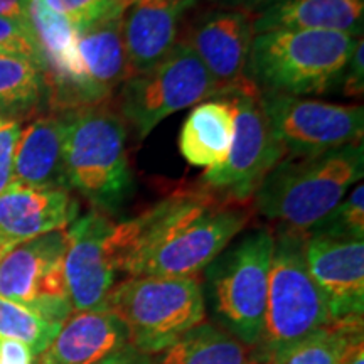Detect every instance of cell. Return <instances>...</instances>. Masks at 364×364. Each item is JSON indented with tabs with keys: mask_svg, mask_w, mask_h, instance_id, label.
Here are the masks:
<instances>
[{
	"mask_svg": "<svg viewBox=\"0 0 364 364\" xmlns=\"http://www.w3.org/2000/svg\"><path fill=\"white\" fill-rule=\"evenodd\" d=\"M80 204L66 189H36L11 182L0 193V240L17 247L66 230L78 218Z\"/></svg>",
	"mask_w": 364,
	"mask_h": 364,
	"instance_id": "16",
	"label": "cell"
},
{
	"mask_svg": "<svg viewBox=\"0 0 364 364\" xmlns=\"http://www.w3.org/2000/svg\"><path fill=\"white\" fill-rule=\"evenodd\" d=\"M363 343V317L332 321L299 343L280 351L255 358V364H343Z\"/></svg>",
	"mask_w": 364,
	"mask_h": 364,
	"instance_id": "22",
	"label": "cell"
},
{
	"mask_svg": "<svg viewBox=\"0 0 364 364\" xmlns=\"http://www.w3.org/2000/svg\"><path fill=\"white\" fill-rule=\"evenodd\" d=\"M361 38L304 29L255 34L247 78L262 93L302 98L327 93L341 85L346 66Z\"/></svg>",
	"mask_w": 364,
	"mask_h": 364,
	"instance_id": "3",
	"label": "cell"
},
{
	"mask_svg": "<svg viewBox=\"0 0 364 364\" xmlns=\"http://www.w3.org/2000/svg\"><path fill=\"white\" fill-rule=\"evenodd\" d=\"M122 322L135 351H166L206 318V297L198 277H130L113 285L105 306Z\"/></svg>",
	"mask_w": 364,
	"mask_h": 364,
	"instance_id": "5",
	"label": "cell"
},
{
	"mask_svg": "<svg viewBox=\"0 0 364 364\" xmlns=\"http://www.w3.org/2000/svg\"><path fill=\"white\" fill-rule=\"evenodd\" d=\"M363 142L277 164L255 193L253 209L277 230L306 235L363 179Z\"/></svg>",
	"mask_w": 364,
	"mask_h": 364,
	"instance_id": "2",
	"label": "cell"
},
{
	"mask_svg": "<svg viewBox=\"0 0 364 364\" xmlns=\"http://www.w3.org/2000/svg\"><path fill=\"white\" fill-rule=\"evenodd\" d=\"M218 9L225 11H236L243 12L250 17H257L258 14L265 11L273 0H211Z\"/></svg>",
	"mask_w": 364,
	"mask_h": 364,
	"instance_id": "32",
	"label": "cell"
},
{
	"mask_svg": "<svg viewBox=\"0 0 364 364\" xmlns=\"http://www.w3.org/2000/svg\"><path fill=\"white\" fill-rule=\"evenodd\" d=\"M63 113L68 189L88 199L97 211L113 216L124 208L134 189L127 124L108 103Z\"/></svg>",
	"mask_w": 364,
	"mask_h": 364,
	"instance_id": "4",
	"label": "cell"
},
{
	"mask_svg": "<svg viewBox=\"0 0 364 364\" xmlns=\"http://www.w3.org/2000/svg\"><path fill=\"white\" fill-rule=\"evenodd\" d=\"M253 38V17L225 9L203 14L189 27L184 43L215 80L216 97L247 78Z\"/></svg>",
	"mask_w": 364,
	"mask_h": 364,
	"instance_id": "13",
	"label": "cell"
},
{
	"mask_svg": "<svg viewBox=\"0 0 364 364\" xmlns=\"http://www.w3.org/2000/svg\"><path fill=\"white\" fill-rule=\"evenodd\" d=\"M252 220V206L196 184L132 220L115 223L120 272L129 277H198Z\"/></svg>",
	"mask_w": 364,
	"mask_h": 364,
	"instance_id": "1",
	"label": "cell"
},
{
	"mask_svg": "<svg viewBox=\"0 0 364 364\" xmlns=\"http://www.w3.org/2000/svg\"><path fill=\"white\" fill-rule=\"evenodd\" d=\"M65 255L66 230L17 245L0 263V295L63 326L75 312L65 277Z\"/></svg>",
	"mask_w": 364,
	"mask_h": 364,
	"instance_id": "11",
	"label": "cell"
},
{
	"mask_svg": "<svg viewBox=\"0 0 364 364\" xmlns=\"http://www.w3.org/2000/svg\"><path fill=\"white\" fill-rule=\"evenodd\" d=\"M21 132V120L0 117V193H4L12 182L14 156Z\"/></svg>",
	"mask_w": 364,
	"mask_h": 364,
	"instance_id": "29",
	"label": "cell"
},
{
	"mask_svg": "<svg viewBox=\"0 0 364 364\" xmlns=\"http://www.w3.org/2000/svg\"><path fill=\"white\" fill-rule=\"evenodd\" d=\"M252 364H255V361H253V363H252Z\"/></svg>",
	"mask_w": 364,
	"mask_h": 364,
	"instance_id": "37",
	"label": "cell"
},
{
	"mask_svg": "<svg viewBox=\"0 0 364 364\" xmlns=\"http://www.w3.org/2000/svg\"><path fill=\"white\" fill-rule=\"evenodd\" d=\"M307 236H329V238H354L364 236V186L358 182L351 193L316 226Z\"/></svg>",
	"mask_w": 364,
	"mask_h": 364,
	"instance_id": "26",
	"label": "cell"
},
{
	"mask_svg": "<svg viewBox=\"0 0 364 364\" xmlns=\"http://www.w3.org/2000/svg\"><path fill=\"white\" fill-rule=\"evenodd\" d=\"M235 135V107L228 98L194 105L181 127L179 152L191 166L213 167L226 161Z\"/></svg>",
	"mask_w": 364,
	"mask_h": 364,
	"instance_id": "21",
	"label": "cell"
},
{
	"mask_svg": "<svg viewBox=\"0 0 364 364\" xmlns=\"http://www.w3.org/2000/svg\"><path fill=\"white\" fill-rule=\"evenodd\" d=\"M44 4L81 34L100 22L120 17L129 0H44Z\"/></svg>",
	"mask_w": 364,
	"mask_h": 364,
	"instance_id": "27",
	"label": "cell"
},
{
	"mask_svg": "<svg viewBox=\"0 0 364 364\" xmlns=\"http://www.w3.org/2000/svg\"><path fill=\"white\" fill-rule=\"evenodd\" d=\"M0 17L31 27L29 0H0Z\"/></svg>",
	"mask_w": 364,
	"mask_h": 364,
	"instance_id": "33",
	"label": "cell"
},
{
	"mask_svg": "<svg viewBox=\"0 0 364 364\" xmlns=\"http://www.w3.org/2000/svg\"><path fill=\"white\" fill-rule=\"evenodd\" d=\"M306 262L312 279L324 294L332 321L363 317V240L307 236Z\"/></svg>",
	"mask_w": 364,
	"mask_h": 364,
	"instance_id": "14",
	"label": "cell"
},
{
	"mask_svg": "<svg viewBox=\"0 0 364 364\" xmlns=\"http://www.w3.org/2000/svg\"><path fill=\"white\" fill-rule=\"evenodd\" d=\"M36 354L16 339L0 338V364H34Z\"/></svg>",
	"mask_w": 364,
	"mask_h": 364,
	"instance_id": "31",
	"label": "cell"
},
{
	"mask_svg": "<svg viewBox=\"0 0 364 364\" xmlns=\"http://www.w3.org/2000/svg\"><path fill=\"white\" fill-rule=\"evenodd\" d=\"M252 348L216 324L196 326L154 364H252Z\"/></svg>",
	"mask_w": 364,
	"mask_h": 364,
	"instance_id": "23",
	"label": "cell"
},
{
	"mask_svg": "<svg viewBox=\"0 0 364 364\" xmlns=\"http://www.w3.org/2000/svg\"><path fill=\"white\" fill-rule=\"evenodd\" d=\"M48 105V85L39 63L0 54V117L31 115Z\"/></svg>",
	"mask_w": 364,
	"mask_h": 364,
	"instance_id": "24",
	"label": "cell"
},
{
	"mask_svg": "<svg viewBox=\"0 0 364 364\" xmlns=\"http://www.w3.org/2000/svg\"><path fill=\"white\" fill-rule=\"evenodd\" d=\"M0 54L33 59L43 66L33 29L4 17H0Z\"/></svg>",
	"mask_w": 364,
	"mask_h": 364,
	"instance_id": "28",
	"label": "cell"
},
{
	"mask_svg": "<svg viewBox=\"0 0 364 364\" xmlns=\"http://www.w3.org/2000/svg\"><path fill=\"white\" fill-rule=\"evenodd\" d=\"M95 364H154V359L152 356H145V354L135 351L132 346H127V348L110 354V356Z\"/></svg>",
	"mask_w": 364,
	"mask_h": 364,
	"instance_id": "34",
	"label": "cell"
},
{
	"mask_svg": "<svg viewBox=\"0 0 364 364\" xmlns=\"http://www.w3.org/2000/svg\"><path fill=\"white\" fill-rule=\"evenodd\" d=\"M78 51L88 107L108 103L115 90L130 76L122 39V16L83 31L78 39Z\"/></svg>",
	"mask_w": 364,
	"mask_h": 364,
	"instance_id": "20",
	"label": "cell"
},
{
	"mask_svg": "<svg viewBox=\"0 0 364 364\" xmlns=\"http://www.w3.org/2000/svg\"><path fill=\"white\" fill-rule=\"evenodd\" d=\"M115 221L91 209L66 228L65 277L75 312L103 309L117 282Z\"/></svg>",
	"mask_w": 364,
	"mask_h": 364,
	"instance_id": "12",
	"label": "cell"
},
{
	"mask_svg": "<svg viewBox=\"0 0 364 364\" xmlns=\"http://www.w3.org/2000/svg\"><path fill=\"white\" fill-rule=\"evenodd\" d=\"M127 346L124 324L107 309L73 312L39 364H95Z\"/></svg>",
	"mask_w": 364,
	"mask_h": 364,
	"instance_id": "18",
	"label": "cell"
},
{
	"mask_svg": "<svg viewBox=\"0 0 364 364\" xmlns=\"http://www.w3.org/2000/svg\"><path fill=\"white\" fill-rule=\"evenodd\" d=\"M364 41H358L348 66H346L343 80H341V91L348 98H361L364 93Z\"/></svg>",
	"mask_w": 364,
	"mask_h": 364,
	"instance_id": "30",
	"label": "cell"
},
{
	"mask_svg": "<svg viewBox=\"0 0 364 364\" xmlns=\"http://www.w3.org/2000/svg\"><path fill=\"white\" fill-rule=\"evenodd\" d=\"M199 0H129L122 39L132 75L149 71L179 44L182 19Z\"/></svg>",
	"mask_w": 364,
	"mask_h": 364,
	"instance_id": "15",
	"label": "cell"
},
{
	"mask_svg": "<svg viewBox=\"0 0 364 364\" xmlns=\"http://www.w3.org/2000/svg\"><path fill=\"white\" fill-rule=\"evenodd\" d=\"M235 107V135L230 154L220 166L206 169L198 186L225 201L252 203L268 172L285 159V149L273 135L260 91L248 78L223 91Z\"/></svg>",
	"mask_w": 364,
	"mask_h": 364,
	"instance_id": "8",
	"label": "cell"
},
{
	"mask_svg": "<svg viewBox=\"0 0 364 364\" xmlns=\"http://www.w3.org/2000/svg\"><path fill=\"white\" fill-rule=\"evenodd\" d=\"M343 364H364V349H363V343L358 344L356 348H354L353 351L348 354V358L344 359Z\"/></svg>",
	"mask_w": 364,
	"mask_h": 364,
	"instance_id": "35",
	"label": "cell"
},
{
	"mask_svg": "<svg viewBox=\"0 0 364 364\" xmlns=\"http://www.w3.org/2000/svg\"><path fill=\"white\" fill-rule=\"evenodd\" d=\"M273 245L272 228H255L206 267L213 311L223 329L248 348L262 338Z\"/></svg>",
	"mask_w": 364,
	"mask_h": 364,
	"instance_id": "7",
	"label": "cell"
},
{
	"mask_svg": "<svg viewBox=\"0 0 364 364\" xmlns=\"http://www.w3.org/2000/svg\"><path fill=\"white\" fill-rule=\"evenodd\" d=\"M260 98L273 135L287 156H317L363 142V105H336L262 91Z\"/></svg>",
	"mask_w": 364,
	"mask_h": 364,
	"instance_id": "10",
	"label": "cell"
},
{
	"mask_svg": "<svg viewBox=\"0 0 364 364\" xmlns=\"http://www.w3.org/2000/svg\"><path fill=\"white\" fill-rule=\"evenodd\" d=\"M65 113L34 118L21 132L12 167L14 184L36 189H68L65 172Z\"/></svg>",
	"mask_w": 364,
	"mask_h": 364,
	"instance_id": "17",
	"label": "cell"
},
{
	"mask_svg": "<svg viewBox=\"0 0 364 364\" xmlns=\"http://www.w3.org/2000/svg\"><path fill=\"white\" fill-rule=\"evenodd\" d=\"M12 248H16V247H12V245H9V243H6V241L0 240V263H2V260L7 257V253L11 252Z\"/></svg>",
	"mask_w": 364,
	"mask_h": 364,
	"instance_id": "36",
	"label": "cell"
},
{
	"mask_svg": "<svg viewBox=\"0 0 364 364\" xmlns=\"http://www.w3.org/2000/svg\"><path fill=\"white\" fill-rule=\"evenodd\" d=\"M216 95L218 86L201 59L179 41L159 65L125 80L118 95V113L135 130L136 139L144 140L172 113Z\"/></svg>",
	"mask_w": 364,
	"mask_h": 364,
	"instance_id": "9",
	"label": "cell"
},
{
	"mask_svg": "<svg viewBox=\"0 0 364 364\" xmlns=\"http://www.w3.org/2000/svg\"><path fill=\"white\" fill-rule=\"evenodd\" d=\"M61 324L44 318L33 309L0 295V338L16 339L41 356L51 346Z\"/></svg>",
	"mask_w": 364,
	"mask_h": 364,
	"instance_id": "25",
	"label": "cell"
},
{
	"mask_svg": "<svg viewBox=\"0 0 364 364\" xmlns=\"http://www.w3.org/2000/svg\"><path fill=\"white\" fill-rule=\"evenodd\" d=\"M265 322L257 358L299 343L332 322L327 300L306 262V235L273 230Z\"/></svg>",
	"mask_w": 364,
	"mask_h": 364,
	"instance_id": "6",
	"label": "cell"
},
{
	"mask_svg": "<svg viewBox=\"0 0 364 364\" xmlns=\"http://www.w3.org/2000/svg\"><path fill=\"white\" fill-rule=\"evenodd\" d=\"M364 0H273L253 17L255 34L277 29L331 31L361 38Z\"/></svg>",
	"mask_w": 364,
	"mask_h": 364,
	"instance_id": "19",
	"label": "cell"
}]
</instances>
